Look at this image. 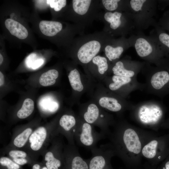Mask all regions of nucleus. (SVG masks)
Returning a JSON list of instances; mask_svg holds the SVG:
<instances>
[{
	"mask_svg": "<svg viewBox=\"0 0 169 169\" xmlns=\"http://www.w3.org/2000/svg\"><path fill=\"white\" fill-rule=\"evenodd\" d=\"M156 134L127 124H119L108 136L115 155L126 169H139L142 166L141 151L144 146Z\"/></svg>",
	"mask_w": 169,
	"mask_h": 169,
	"instance_id": "1",
	"label": "nucleus"
},
{
	"mask_svg": "<svg viewBox=\"0 0 169 169\" xmlns=\"http://www.w3.org/2000/svg\"><path fill=\"white\" fill-rule=\"evenodd\" d=\"M141 154L149 165H158L169 155V134L156 135L144 146Z\"/></svg>",
	"mask_w": 169,
	"mask_h": 169,
	"instance_id": "2",
	"label": "nucleus"
},
{
	"mask_svg": "<svg viewBox=\"0 0 169 169\" xmlns=\"http://www.w3.org/2000/svg\"><path fill=\"white\" fill-rule=\"evenodd\" d=\"M92 156L87 159L89 169H114L111 163V158L115 156L110 142L96 146L91 150Z\"/></svg>",
	"mask_w": 169,
	"mask_h": 169,
	"instance_id": "3",
	"label": "nucleus"
},
{
	"mask_svg": "<svg viewBox=\"0 0 169 169\" xmlns=\"http://www.w3.org/2000/svg\"><path fill=\"white\" fill-rule=\"evenodd\" d=\"M105 137L100 132L96 131L91 124L85 121L77 124L74 134V139L77 144L90 150L96 146L98 142Z\"/></svg>",
	"mask_w": 169,
	"mask_h": 169,
	"instance_id": "4",
	"label": "nucleus"
},
{
	"mask_svg": "<svg viewBox=\"0 0 169 169\" xmlns=\"http://www.w3.org/2000/svg\"><path fill=\"white\" fill-rule=\"evenodd\" d=\"M163 115V111L158 107L142 108L138 113L139 120L142 125L156 131L161 127L160 122Z\"/></svg>",
	"mask_w": 169,
	"mask_h": 169,
	"instance_id": "5",
	"label": "nucleus"
},
{
	"mask_svg": "<svg viewBox=\"0 0 169 169\" xmlns=\"http://www.w3.org/2000/svg\"><path fill=\"white\" fill-rule=\"evenodd\" d=\"M100 48V44L98 41H89L80 48L77 53L78 58L82 63H87L95 56Z\"/></svg>",
	"mask_w": 169,
	"mask_h": 169,
	"instance_id": "6",
	"label": "nucleus"
},
{
	"mask_svg": "<svg viewBox=\"0 0 169 169\" xmlns=\"http://www.w3.org/2000/svg\"><path fill=\"white\" fill-rule=\"evenodd\" d=\"M70 155L64 169H89L87 159L81 156L75 145L72 146Z\"/></svg>",
	"mask_w": 169,
	"mask_h": 169,
	"instance_id": "7",
	"label": "nucleus"
},
{
	"mask_svg": "<svg viewBox=\"0 0 169 169\" xmlns=\"http://www.w3.org/2000/svg\"><path fill=\"white\" fill-rule=\"evenodd\" d=\"M4 23L6 27L10 33L19 39H24L28 36L27 29L17 21L8 18L5 20Z\"/></svg>",
	"mask_w": 169,
	"mask_h": 169,
	"instance_id": "8",
	"label": "nucleus"
},
{
	"mask_svg": "<svg viewBox=\"0 0 169 169\" xmlns=\"http://www.w3.org/2000/svg\"><path fill=\"white\" fill-rule=\"evenodd\" d=\"M39 28L42 33L48 36H53L62 30V25L60 23L55 21H41Z\"/></svg>",
	"mask_w": 169,
	"mask_h": 169,
	"instance_id": "9",
	"label": "nucleus"
},
{
	"mask_svg": "<svg viewBox=\"0 0 169 169\" xmlns=\"http://www.w3.org/2000/svg\"><path fill=\"white\" fill-rule=\"evenodd\" d=\"M47 136V132L43 127L38 128L33 132L29 138L31 148L35 151L41 147Z\"/></svg>",
	"mask_w": 169,
	"mask_h": 169,
	"instance_id": "10",
	"label": "nucleus"
},
{
	"mask_svg": "<svg viewBox=\"0 0 169 169\" xmlns=\"http://www.w3.org/2000/svg\"><path fill=\"white\" fill-rule=\"evenodd\" d=\"M105 115L100 114L98 107L94 104H91L88 106L87 111L83 115L84 121L90 124H96L98 125L97 121L99 118L104 119Z\"/></svg>",
	"mask_w": 169,
	"mask_h": 169,
	"instance_id": "11",
	"label": "nucleus"
},
{
	"mask_svg": "<svg viewBox=\"0 0 169 169\" xmlns=\"http://www.w3.org/2000/svg\"><path fill=\"white\" fill-rule=\"evenodd\" d=\"M59 125L64 131L70 133L74 138V134L77 123L74 116L66 114L63 115L60 119Z\"/></svg>",
	"mask_w": 169,
	"mask_h": 169,
	"instance_id": "12",
	"label": "nucleus"
},
{
	"mask_svg": "<svg viewBox=\"0 0 169 169\" xmlns=\"http://www.w3.org/2000/svg\"><path fill=\"white\" fill-rule=\"evenodd\" d=\"M169 81V74L166 71H161L154 74L151 79V84L156 90L161 89Z\"/></svg>",
	"mask_w": 169,
	"mask_h": 169,
	"instance_id": "13",
	"label": "nucleus"
},
{
	"mask_svg": "<svg viewBox=\"0 0 169 169\" xmlns=\"http://www.w3.org/2000/svg\"><path fill=\"white\" fill-rule=\"evenodd\" d=\"M135 47L137 54L141 57L148 56L151 53L153 50L150 43L146 39L142 38L136 39Z\"/></svg>",
	"mask_w": 169,
	"mask_h": 169,
	"instance_id": "14",
	"label": "nucleus"
},
{
	"mask_svg": "<svg viewBox=\"0 0 169 169\" xmlns=\"http://www.w3.org/2000/svg\"><path fill=\"white\" fill-rule=\"evenodd\" d=\"M99 104L102 107L112 112H118L122 108L121 105L117 100L113 98L104 97L99 100Z\"/></svg>",
	"mask_w": 169,
	"mask_h": 169,
	"instance_id": "15",
	"label": "nucleus"
},
{
	"mask_svg": "<svg viewBox=\"0 0 169 169\" xmlns=\"http://www.w3.org/2000/svg\"><path fill=\"white\" fill-rule=\"evenodd\" d=\"M59 76L58 72L52 69L43 73L39 79V83L43 86H47L54 84Z\"/></svg>",
	"mask_w": 169,
	"mask_h": 169,
	"instance_id": "16",
	"label": "nucleus"
},
{
	"mask_svg": "<svg viewBox=\"0 0 169 169\" xmlns=\"http://www.w3.org/2000/svg\"><path fill=\"white\" fill-rule=\"evenodd\" d=\"M34 109V102L30 98H27L24 101L22 107L17 112V115L20 119H24L29 116Z\"/></svg>",
	"mask_w": 169,
	"mask_h": 169,
	"instance_id": "17",
	"label": "nucleus"
},
{
	"mask_svg": "<svg viewBox=\"0 0 169 169\" xmlns=\"http://www.w3.org/2000/svg\"><path fill=\"white\" fill-rule=\"evenodd\" d=\"M69 80L72 88L79 92L82 91L84 88L82 83L80 75L76 69L71 70L68 75Z\"/></svg>",
	"mask_w": 169,
	"mask_h": 169,
	"instance_id": "18",
	"label": "nucleus"
},
{
	"mask_svg": "<svg viewBox=\"0 0 169 169\" xmlns=\"http://www.w3.org/2000/svg\"><path fill=\"white\" fill-rule=\"evenodd\" d=\"M44 62V58L38 57L35 53H32L27 56L25 60L27 67L35 70L41 67Z\"/></svg>",
	"mask_w": 169,
	"mask_h": 169,
	"instance_id": "19",
	"label": "nucleus"
},
{
	"mask_svg": "<svg viewBox=\"0 0 169 169\" xmlns=\"http://www.w3.org/2000/svg\"><path fill=\"white\" fill-rule=\"evenodd\" d=\"M122 15L121 13L115 12L113 13L107 12L104 15V18L107 22L110 23V27L112 29L118 28L121 24L120 17Z\"/></svg>",
	"mask_w": 169,
	"mask_h": 169,
	"instance_id": "20",
	"label": "nucleus"
},
{
	"mask_svg": "<svg viewBox=\"0 0 169 169\" xmlns=\"http://www.w3.org/2000/svg\"><path fill=\"white\" fill-rule=\"evenodd\" d=\"M91 2L90 0H73V10L78 14L83 15L87 12Z\"/></svg>",
	"mask_w": 169,
	"mask_h": 169,
	"instance_id": "21",
	"label": "nucleus"
},
{
	"mask_svg": "<svg viewBox=\"0 0 169 169\" xmlns=\"http://www.w3.org/2000/svg\"><path fill=\"white\" fill-rule=\"evenodd\" d=\"M45 160L46 161V166L48 169H60L62 165L61 161L55 158L51 152H48L46 154Z\"/></svg>",
	"mask_w": 169,
	"mask_h": 169,
	"instance_id": "22",
	"label": "nucleus"
},
{
	"mask_svg": "<svg viewBox=\"0 0 169 169\" xmlns=\"http://www.w3.org/2000/svg\"><path fill=\"white\" fill-rule=\"evenodd\" d=\"M112 70L115 75L121 76L131 78L133 77L135 74L133 71L125 69L123 63L121 61L116 63L112 68Z\"/></svg>",
	"mask_w": 169,
	"mask_h": 169,
	"instance_id": "23",
	"label": "nucleus"
},
{
	"mask_svg": "<svg viewBox=\"0 0 169 169\" xmlns=\"http://www.w3.org/2000/svg\"><path fill=\"white\" fill-rule=\"evenodd\" d=\"M112 79L114 82L110 84L109 85V88L112 90H117L122 86L129 83L131 80V78L116 75L113 76Z\"/></svg>",
	"mask_w": 169,
	"mask_h": 169,
	"instance_id": "24",
	"label": "nucleus"
},
{
	"mask_svg": "<svg viewBox=\"0 0 169 169\" xmlns=\"http://www.w3.org/2000/svg\"><path fill=\"white\" fill-rule=\"evenodd\" d=\"M123 48L120 46L114 48L110 45H107L105 48L106 56L110 61L118 59L123 51Z\"/></svg>",
	"mask_w": 169,
	"mask_h": 169,
	"instance_id": "25",
	"label": "nucleus"
},
{
	"mask_svg": "<svg viewBox=\"0 0 169 169\" xmlns=\"http://www.w3.org/2000/svg\"><path fill=\"white\" fill-rule=\"evenodd\" d=\"M32 132L31 128L26 129L15 138L13 141L14 145L18 147H23L25 144Z\"/></svg>",
	"mask_w": 169,
	"mask_h": 169,
	"instance_id": "26",
	"label": "nucleus"
},
{
	"mask_svg": "<svg viewBox=\"0 0 169 169\" xmlns=\"http://www.w3.org/2000/svg\"><path fill=\"white\" fill-rule=\"evenodd\" d=\"M93 63L98 67V70L101 74H103L108 68V65L106 58L99 55L95 56L92 59Z\"/></svg>",
	"mask_w": 169,
	"mask_h": 169,
	"instance_id": "27",
	"label": "nucleus"
},
{
	"mask_svg": "<svg viewBox=\"0 0 169 169\" xmlns=\"http://www.w3.org/2000/svg\"><path fill=\"white\" fill-rule=\"evenodd\" d=\"M46 2L47 4H49L50 7L54 8L56 11H60L66 4V0H48Z\"/></svg>",
	"mask_w": 169,
	"mask_h": 169,
	"instance_id": "28",
	"label": "nucleus"
},
{
	"mask_svg": "<svg viewBox=\"0 0 169 169\" xmlns=\"http://www.w3.org/2000/svg\"><path fill=\"white\" fill-rule=\"evenodd\" d=\"M0 163L2 166H6L8 169H19L20 166L7 157H2L0 159Z\"/></svg>",
	"mask_w": 169,
	"mask_h": 169,
	"instance_id": "29",
	"label": "nucleus"
},
{
	"mask_svg": "<svg viewBox=\"0 0 169 169\" xmlns=\"http://www.w3.org/2000/svg\"><path fill=\"white\" fill-rule=\"evenodd\" d=\"M119 0H102L103 4L108 10L112 11L115 10L118 7V3Z\"/></svg>",
	"mask_w": 169,
	"mask_h": 169,
	"instance_id": "30",
	"label": "nucleus"
},
{
	"mask_svg": "<svg viewBox=\"0 0 169 169\" xmlns=\"http://www.w3.org/2000/svg\"><path fill=\"white\" fill-rule=\"evenodd\" d=\"M146 1L145 0H131L130 3L133 10L135 11H138L141 10L144 3Z\"/></svg>",
	"mask_w": 169,
	"mask_h": 169,
	"instance_id": "31",
	"label": "nucleus"
},
{
	"mask_svg": "<svg viewBox=\"0 0 169 169\" xmlns=\"http://www.w3.org/2000/svg\"><path fill=\"white\" fill-rule=\"evenodd\" d=\"M151 169H169V155L167 157L156 166L150 165Z\"/></svg>",
	"mask_w": 169,
	"mask_h": 169,
	"instance_id": "32",
	"label": "nucleus"
},
{
	"mask_svg": "<svg viewBox=\"0 0 169 169\" xmlns=\"http://www.w3.org/2000/svg\"><path fill=\"white\" fill-rule=\"evenodd\" d=\"M9 154L13 158L18 157L24 158L27 156L26 153L25 152L18 150L11 151L9 152Z\"/></svg>",
	"mask_w": 169,
	"mask_h": 169,
	"instance_id": "33",
	"label": "nucleus"
},
{
	"mask_svg": "<svg viewBox=\"0 0 169 169\" xmlns=\"http://www.w3.org/2000/svg\"><path fill=\"white\" fill-rule=\"evenodd\" d=\"M160 42L169 48V35L165 33H162L159 36Z\"/></svg>",
	"mask_w": 169,
	"mask_h": 169,
	"instance_id": "34",
	"label": "nucleus"
},
{
	"mask_svg": "<svg viewBox=\"0 0 169 169\" xmlns=\"http://www.w3.org/2000/svg\"><path fill=\"white\" fill-rule=\"evenodd\" d=\"M13 161L15 162L20 165H23L27 162V160L23 158H14L13 159Z\"/></svg>",
	"mask_w": 169,
	"mask_h": 169,
	"instance_id": "35",
	"label": "nucleus"
},
{
	"mask_svg": "<svg viewBox=\"0 0 169 169\" xmlns=\"http://www.w3.org/2000/svg\"><path fill=\"white\" fill-rule=\"evenodd\" d=\"M4 76L2 73L0 72V86H2L4 83Z\"/></svg>",
	"mask_w": 169,
	"mask_h": 169,
	"instance_id": "36",
	"label": "nucleus"
},
{
	"mask_svg": "<svg viewBox=\"0 0 169 169\" xmlns=\"http://www.w3.org/2000/svg\"><path fill=\"white\" fill-rule=\"evenodd\" d=\"M32 169H48L46 166H44L40 169V166L39 164H35L32 167Z\"/></svg>",
	"mask_w": 169,
	"mask_h": 169,
	"instance_id": "37",
	"label": "nucleus"
},
{
	"mask_svg": "<svg viewBox=\"0 0 169 169\" xmlns=\"http://www.w3.org/2000/svg\"><path fill=\"white\" fill-rule=\"evenodd\" d=\"M139 169H151L150 167V165L149 164L147 163H146L143 166L140 168Z\"/></svg>",
	"mask_w": 169,
	"mask_h": 169,
	"instance_id": "38",
	"label": "nucleus"
},
{
	"mask_svg": "<svg viewBox=\"0 0 169 169\" xmlns=\"http://www.w3.org/2000/svg\"><path fill=\"white\" fill-rule=\"evenodd\" d=\"M161 127L164 129H167L169 130V122L162 124Z\"/></svg>",
	"mask_w": 169,
	"mask_h": 169,
	"instance_id": "39",
	"label": "nucleus"
},
{
	"mask_svg": "<svg viewBox=\"0 0 169 169\" xmlns=\"http://www.w3.org/2000/svg\"><path fill=\"white\" fill-rule=\"evenodd\" d=\"M3 56H2V54H0V65L2 64V62H3Z\"/></svg>",
	"mask_w": 169,
	"mask_h": 169,
	"instance_id": "40",
	"label": "nucleus"
}]
</instances>
